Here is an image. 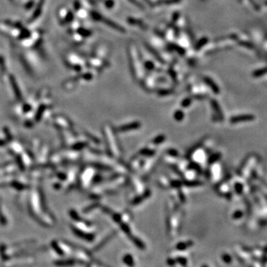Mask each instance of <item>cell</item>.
Instances as JSON below:
<instances>
[{"instance_id": "2", "label": "cell", "mask_w": 267, "mask_h": 267, "mask_svg": "<svg viewBox=\"0 0 267 267\" xmlns=\"http://www.w3.org/2000/svg\"><path fill=\"white\" fill-rule=\"evenodd\" d=\"M140 126V123H131V124H128V126H122L119 128L120 131H128L131 129H136V128H138Z\"/></svg>"}, {"instance_id": "1", "label": "cell", "mask_w": 267, "mask_h": 267, "mask_svg": "<svg viewBox=\"0 0 267 267\" xmlns=\"http://www.w3.org/2000/svg\"><path fill=\"white\" fill-rule=\"evenodd\" d=\"M254 116L252 115H240L236 116V117L231 118V123H240V122H245V121H251L254 120Z\"/></svg>"}, {"instance_id": "6", "label": "cell", "mask_w": 267, "mask_h": 267, "mask_svg": "<svg viewBox=\"0 0 267 267\" xmlns=\"http://www.w3.org/2000/svg\"><path fill=\"white\" fill-rule=\"evenodd\" d=\"M121 229L124 231V232L126 233V234H129V233H130V229H129V227L127 225H126V224H122Z\"/></svg>"}, {"instance_id": "8", "label": "cell", "mask_w": 267, "mask_h": 267, "mask_svg": "<svg viewBox=\"0 0 267 267\" xmlns=\"http://www.w3.org/2000/svg\"><path fill=\"white\" fill-rule=\"evenodd\" d=\"M203 267H207V266H203Z\"/></svg>"}, {"instance_id": "7", "label": "cell", "mask_w": 267, "mask_h": 267, "mask_svg": "<svg viewBox=\"0 0 267 267\" xmlns=\"http://www.w3.org/2000/svg\"><path fill=\"white\" fill-rule=\"evenodd\" d=\"M142 154H144L146 155H153L154 152L150 150H148V149H145V150H143L141 152Z\"/></svg>"}, {"instance_id": "5", "label": "cell", "mask_w": 267, "mask_h": 267, "mask_svg": "<svg viewBox=\"0 0 267 267\" xmlns=\"http://www.w3.org/2000/svg\"><path fill=\"white\" fill-rule=\"evenodd\" d=\"M164 140H165V137L163 136H158L157 137L154 139L153 143H155V144H159V143H162Z\"/></svg>"}, {"instance_id": "4", "label": "cell", "mask_w": 267, "mask_h": 267, "mask_svg": "<svg viewBox=\"0 0 267 267\" xmlns=\"http://www.w3.org/2000/svg\"><path fill=\"white\" fill-rule=\"evenodd\" d=\"M183 116H184L183 113L182 112V111H177V112L175 113V114H174V118H175L177 120H178V121H180V120H183Z\"/></svg>"}, {"instance_id": "3", "label": "cell", "mask_w": 267, "mask_h": 267, "mask_svg": "<svg viewBox=\"0 0 267 267\" xmlns=\"http://www.w3.org/2000/svg\"><path fill=\"white\" fill-rule=\"evenodd\" d=\"M124 263H126L129 266H134V260L132 257L130 255H127L124 257Z\"/></svg>"}]
</instances>
